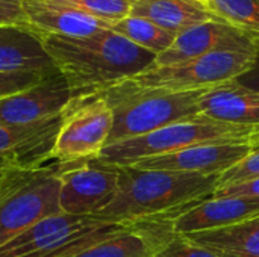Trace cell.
<instances>
[{
	"label": "cell",
	"instance_id": "obj_1",
	"mask_svg": "<svg viewBox=\"0 0 259 257\" xmlns=\"http://www.w3.org/2000/svg\"><path fill=\"white\" fill-rule=\"evenodd\" d=\"M38 35L73 97L99 94L144 71L156 58L111 29L80 38Z\"/></svg>",
	"mask_w": 259,
	"mask_h": 257
},
{
	"label": "cell",
	"instance_id": "obj_2",
	"mask_svg": "<svg viewBox=\"0 0 259 257\" xmlns=\"http://www.w3.org/2000/svg\"><path fill=\"white\" fill-rule=\"evenodd\" d=\"M220 177L118 167L115 198L97 217L117 224H134L170 215L209 198L219 188Z\"/></svg>",
	"mask_w": 259,
	"mask_h": 257
},
{
	"label": "cell",
	"instance_id": "obj_3",
	"mask_svg": "<svg viewBox=\"0 0 259 257\" xmlns=\"http://www.w3.org/2000/svg\"><path fill=\"white\" fill-rule=\"evenodd\" d=\"M208 89L164 91L138 86L131 79L106 88L99 92L112 112V130L106 145L199 115V101Z\"/></svg>",
	"mask_w": 259,
	"mask_h": 257
},
{
	"label": "cell",
	"instance_id": "obj_4",
	"mask_svg": "<svg viewBox=\"0 0 259 257\" xmlns=\"http://www.w3.org/2000/svg\"><path fill=\"white\" fill-rule=\"evenodd\" d=\"M67 164L11 167L0 179V247L36 224L61 214L59 176Z\"/></svg>",
	"mask_w": 259,
	"mask_h": 257
},
{
	"label": "cell",
	"instance_id": "obj_5",
	"mask_svg": "<svg viewBox=\"0 0 259 257\" xmlns=\"http://www.w3.org/2000/svg\"><path fill=\"white\" fill-rule=\"evenodd\" d=\"M255 132L253 127L223 123L199 114L155 132L109 144L100 151L97 161L112 167H127L203 142L252 139Z\"/></svg>",
	"mask_w": 259,
	"mask_h": 257
},
{
	"label": "cell",
	"instance_id": "obj_6",
	"mask_svg": "<svg viewBox=\"0 0 259 257\" xmlns=\"http://www.w3.org/2000/svg\"><path fill=\"white\" fill-rule=\"evenodd\" d=\"M126 226L129 224H117L99 217L58 214L38 221L2 245L0 257H61Z\"/></svg>",
	"mask_w": 259,
	"mask_h": 257
},
{
	"label": "cell",
	"instance_id": "obj_7",
	"mask_svg": "<svg viewBox=\"0 0 259 257\" xmlns=\"http://www.w3.org/2000/svg\"><path fill=\"white\" fill-rule=\"evenodd\" d=\"M112 130V112L100 94L77 95L62 112L50 161L71 164L97 159Z\"/></svg>",
	"mask_w": 259,
	"mask_h": 257
},
{
	"label": "cell",
	"instance_id": "obj_8",
	"mask_svg": "<svg viewBox=\"0 0 259 257\" xmlns=\"http://www.w3.org/2000/svg\"><path fill=\"white\" fill-rule=\"evenodd\" d=\"M255 55L246 52H215L173 65H150L129 79L138 86L164 91L205 89L241 76L252 67Z\"/></svg>",
	"mask_w": 259,
	"mask_h": 257
},
{
	"label": "cell",
	"instance_id": "obj_9",
	"mask_svg": "<svg viewBox=\"0 0 259 257\" xmlns=\"http://www.w3.org/2000/svg\"><path fill=\"white\" fill-rule=\"evenodd\" d=\"M118 191V167L97 159L67 164L59 176L61 214L97 217Z\"/></svg>",
	"mask_w": 259,
	"mask_h": 257
},
{
	"label": "cell",
	"instance_id": "obj_10",
	"mask_svg": "<svg viewBox=\"0 0 259 257\" xmlns=\"http://www.w3.org/2000/svg\"><path fill=\"white\" fill-rule=\"evenodd\" d=\"M252 150L253 144L250 139L203 142L170 155L140 161L135 164V167L141 170H158L184 174L222 176L241 162Z\"/></svg>",
	"mask_w": 259,
	"mask_h": 257
},
{
	"label": "cell",
	"instance_id": "obj_11",
	"mask_svg": "<svg viewBox=\"0 0 259 257\" xmlns=\"http://www.w3.org/2000/svg\"><path fill=\"white\" fill-rule=\"evenodd\" d=\"M71 98V89L56 71L26 89L0 97V124L29 126L55 118Z\"/></svg>",
	"mask_w": 259,
	"mask_h": 257
},
{
	"label": "cell",
	"instance_id": "obj_12",
	"mask_svg": "<svg viewBox=\"0 0 259 257\" xmlns=\"http://www.w3.org/2000/svg\"><path fill=\"white\" fill-rule=\"evenodd\" d=\"M256 50L258 45L240 30L225 21L211 20L179 33L173 44L155 58L152 65H173L215 52L256 53Z\"/></svg>",
	"mask_w": 259,
	"mask_h": 257
},
{
	"label": "cell",
	"instance_id": "obj_13",
	"mask_svg": "<svg viewBox=\"0 0 259 257\" xmlns=\"http://www.w3.org/2000/svg\"><path fill=\"white\" fill-rule=\"evenodd\" d=\"M175 233L217 230L259 217V197H209L164 215Z\"/></svg>",
	"mask_w": 259,
	"mask_h": 257
},
{
	"label": "cell",
	"instance_id": "obj_14",
	"mask_svg": "<svg viewBox=\"0 0 259 257\" xmlns=\"http://www.w3.org/2000/svg\"><path fill=\"white\" fill-rule=\"evenodd\" d=\"M62 114L29 126L0 124V164L6 167H38L50 161Z\"/></svg>",
	"mask_w": 259,
	"mask_h": 257
},
{
	"label": "cell",
	"instance_id": "obj_15",
	"mask_svg": "<svg viewBox=\"0 0 259 257\" xmlns=\"http://www.w3.org/2000/svg\"><path fill=\"white\" fill-rule=\"evenodd\" d=\"M56 67L39 35L27 24H0V73L52 74Z\"/></svg>",
	"mask_w": 259,
	"mask_h": 257
},
{
	"label": "cell",
	"instance_id": "obj_16",
	"mask_svg": "<svg viewBox=\"0 0 259 257\" xmlns=\"http://www.w3.org/2000/svg\"><path fill=\"white\" fill-rule=\"evenodd\" d=\"M199 112L217 121L259 130V94L235 79L209 88L199 101Z\"/></svg>",
	"mask_w": 259,
	"mask_h": 257
},
{
	"label": "cell",
	"instance_id": "obj_17",
	"mask_svg": "<svg viewBox=\"0 0 259 257\" xmlns=\"http://www.w3.org/2000/svg\"><path fill=\"white\" fill-rule=\"evenodd\" d=\"M26 23L38 33L62 36H90L111 29V23L49 0H24Z\"/></svg>",
	"mask_w": 259,
	"mask_h": 257
},
{
	"label": "cell",
	"instance_id": "obj_18",
	"mask_svg": "<svg viewBox=\"0 0 259 257\" xmlns=\"http://www.w3.org/2000/svg\"><path fill=\"white\" fill-rule=\"evenodd\" d=\"M131 15L147 18L176 36L202 23L219 20L193 0H137L132 3Z\"/></svg>",
	"mask_w": 259,
	"mask_h": 257
},
{
	"label": "cell",
	"instance_id": "obj_19",
	"mask_svg": "<svg viewBox=\"0 0 259 257\" xmlns=\"http://www.w3.org/2000/svg\"><path fill=\"white\" fill-rule=\"evenodd\" d=\"M185 236L219 257H259V217L235 226Z\"/></svg>",
	"mask_w": 259,
	"mask_h": 257
},
{
	"label": "cell",
	"instance_id": "obj_20",
	"mask_svg": "<svg viewBox=\"0 0 259 257\" xmlns=\"http://www.w3.org/2000/svg\"><path fill=\"white\" fill-rule=\"evenodd\" d=\"M152 253L153 247L149 236L134 223L103 239L61 257H152Z\"/></svg>",
	"mask_w": 259,
	"mask_h": 257
},
{
	"label": "cell",
	"instance_id": "obj_21",
	"mask_svg": "<svg viewBox=\"0 0 259 257\" xmlns=\"http://www.w3.org/2000/svg\"><path fill=\"white\" fill-rule=\"evenodd\" d=\"M149 236L152 257H219L212 251L191 242L185 235L175 233L165 217L150 218L135 223Z\"/></svg>",
	"mask_w": 259,
	"mask_h": 257
},
{
	"label": "cell",
	"instance_id": "obj_22",
	"mask_svg": "<svg viewBox=\"0 0 259 257\" xmlns=\"http://www.w3.org/2000/svg\"><path fill=\"white\" fill-rule=\"evenodd\" d=\"M205 8L246 35L259 48V0H209Z\"/></svg>",
	"mask_w": 259,
	"mask_h": 257
},
{
	"label": "cell",
	"instance_id": "obj_23",
	"mask_svg": "<svg viewBox=\"0 0 259 257\" xmlns=\"http://www.w3.org/2000/svg\"><path fill=\"white\" fill-rule=\"evenodd\" d=\"M111 30L124 36L131 42L137 44L141 48L159 55L165 52L175 41L176 35L156 26L147 18L129 15L111 26Z\"/></svg>",
	"mask_w": 259,
	"mask_h": 257
},
{
	"label": "cell",
	"instance_id": "obj_24",
	"mask_svg": "<svg viewBox=\"0 0 259 257\" xmlns=\"http://www.w3.org/2000/svg\"><path fill=\"white\" fill-rule=\"evenodd\" d=\"M52 3L61 5L68 9H74L91 15L94 18L103 20L106 23H117L131 15L132 3L131 0H49Z\"/></svg>",
	"mask_w": 259,
	"mask_h": 257
},
{
	"label": "cell",
	"instance_id": "obj_25",
	"mask_svg": "<svg viewBox=\"0 0 259 257\" xmlns=\"http://www.w3.org/2000/svg\"><path fill=\"white\" fill-rule=\"evenodd\" d=\"M256 177H259V147H253V150L241 162L222 174L219 186L235 185Z\"/></svg>",
	"mask_w": 259,
	"mask_h": 257
},
{
	"label": "cell",
	"instance_id": "obj_26",
	"mask_svg": "<svg viewBox=\"0 0 259 257\" xmlns=\"http://www.w3.org/2000/svg\"><path fill=\"white\" fill-rule=\"evenodd\" d=\"M46 76L49 74H3L0 73V97L26 89Z\"/></svg>",
	"mask_w": 259,
	"mask_h": 257
},
{
	"label": "cell",
	"instance_id": "obj_27",
	"mask_svg": "<svg viewBox=\"0 0 259 257\" xmlns=\"http://www.w3.org/2000/svg\"><path fill=\"white\" fill-rule=\"evenodd\" d=\"M211 197H259V177L235 185L219 186Z\"/></svg>",
	"mask_w": 259,
	"mask_h": 257
},
{
	"label": "cell",
	"instance_id": "obj_28",
	"mask_svg": "<svg viewBox=\"0 0 259 257\" xmlns=\"http://www.w3.org/2000/svg\"><path fill=\"white\" fill-rule=\"evenodd\" d=\"M0 24H27L24 0H0Z\"/></svg>",
	"mask_w": 259,
	"mask_h": 257
},
{
	"label": "cell",
	"instance_id": "obj_29",
	"mask_svg": "<svg viewBox=\"0 0 259 257\" xmlns=\"http://www.w3.org/2000/svg\"><path fill=\"white\" fill-rule=\"evenodd\" d=\"M240 85L255 91L259 94V48L256 50V55H255V61L252 64V67L244 71L241 76H238L235 79Z\"/></svg>",
	"mask_w": 259,
	"mask_h": 257
},
{
	"label": "cell",
	"instance_id": "obj_30",
	"mask_svg": "<svg viewBox=\"0 0 259 257\" xmlns=\"http://www.w3.org/2000/svg\"><path fill=\"white\" fill-rule=\"evenodd\" d=\"M252 144H253V147H259V130H256L255 133H253V136H252Z\"/></svg>",
	"mask_w": 259,
	"mask_h": 257
},
{
	"label": "cell",
	"instance_id": "obj_31",
	"mask_svg": "<svg viewBox=\"0 0 259 257\" xmlns=\"http://www.w3.org/2000/svg\"><path fill=\"white\" fill-rule=\"evenodd\" d=\"M8 168H11V167H6V165H2V164H0V179H2V176L5 174V171H6Z\"/></svg>",
	"mask_w": 259,
	"mask_h": 257
},
{
	"label": "cell",
	"instance_id": "obj_32",
	"mask_svg": "<svg viewBox=\"0 0 259 257\" xmlns=\"http://www.w3.org/2000/svg\"><path fill=\"white\" fill-rule=\"evenodd\" d=\"M193 2H197V3H200V5H203V6H205L209 0H193Z\"/></svg>",
	"mask_w": 259,
	"mask_h": 257
},
{
	"label": "cell",
	"instance_id": "obj_33",
	"mask_svg": "<svg viewBox=\"0 0 259 257\" xmlns=\"http://www.w3.org/2000/svg\"><path fill=\"white\" fill-rule=\"evenodd\" d=\"M131 2H137V0H131Z\"/></svg>",
	"mask_w": 259,
	"mask_h": 257
}]
</instances>
